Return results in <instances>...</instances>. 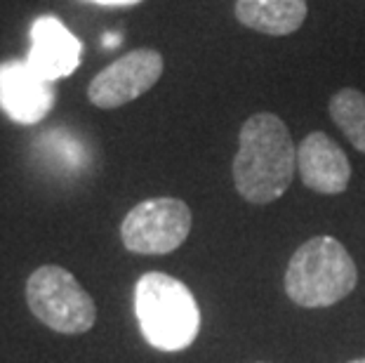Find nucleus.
<instances>
[{
	"instance_id": "nucleus-3",
	"label": "nucleus",
	"mask_w": 365,
	"mask_h": 363,
	"mask_svg": "<svg viewBox=\"0 0 365 363\" xmlns=\"http://www.w3.org/2000/svg\"><path fill=\"white\" fill-rule=\"evenodd\" d=\"M359 269L332 236H316L294 250L285 269V292L294 305L321 309L344 300L356 288Z\"/></svg>"
},
{
	"instance_id": "nucleus-1",
	"label": "nucleus",
	"mask_w": 365,
	"mask_h": 363,
	"mask_svg": "<svg viewBox=\"0 0 365 363\" xmlns=\"http://www.w3.org/2000/svg\"><path fill=\"white\" fill-rule=\"evenodd\" d=\"M297 170L290 130L276 113L250 116L238 135L234 182L247 203L267 205L281 198Z\"/></svg>"
},
{
	"instance_id": "nucleus-14",
	"label": "nucleus",
	"mask_w": 365,
	"mask_h": 363,
	"mask_svg": "<svg viewBox=\"0 0 365 363\" xmlns=\"http://www.w3.org/2000/svg\"><path fill=\"white\" fill-rule=\"evenodd\" d=\"M349 363H365V359H356V361H349Z\"/></svg>"
},
{
	"instance_id": "nucleus-8",
	"label": "nucleus",
	"mask_w": 365,
	"mask_h": 363,
	"mask_svg": "<svg viewBox=\"0 0 365 363\" xmlns=\"http://www.w3.org/2000/svg\"><path fill=\"white\" fill-rule=\"evenodd\" d=\"M54 106L52 83L43 81L26 59L0 64V109L19 126H36Z\"/></svg>"
},
{
	"instance_id": "nucleus-6",
	"label": "nucleus",
	"mask_w": 365,
	"mask_h": 363,
	"mask_svg": "<svg viewBox=\"0 0 365 363\" xmlns=\"http://www.w3.org/2000/svg\"><path fill=\"white\" fill-rule=\"evenodd\" d=\"M163 76L160 52L142 48L115 59L92 78L88 99L99 109H118L149 92Z\"/></svg>"
},
{
	"instance_id": "nucleus-2",
	"label": "nucleus",
	"mask_w": 365,
	"mask_h": 363,
	"mask_svg": "<svg viewBox=\"0 0 365 363\" xmlns=\"http://www.w3.org/2000/svg\"><path fill=\"white\" fill-rule=\"evenodd\" d=\"M135 314L144 339L158 352H182L200 333V309L193 292L163 272H149L137 281Z\"/></svg>"
},
{
	"instance_id": "nucleus-5",
	"label": "nucleus",
	"mask_w": 365,
	"mask_h": 363,
	"mask_svg": "<svg viewBox=\"0 0 365 363\" xmlns=\"http://www.w3.org/2000/svg\"><path fill=\"white\" fill-rule=\"evenodd\" d=\"M191 210L180 198H149L137 203L120 224L123 245L137 255H168L186 241Z\"/></svg>"
},
{
	"instance_id": "nucleus-7",
	"label": "nucleus",
	"mask_w": 365,
	"mask_h": 363,
	"mask_svg": "<svg viewBox=\"0 0 365 363\" xmlns=\"http://www.w3.org/2000/svg\"><path fill=\"white\" fill-rule=\"evenodd\" d=\"M31 45L26 52V64L43 81L54 83L68 78L81 64L83 43L68 31L61 19L52 14H41L29 29Z\"/></svg>"
},
{
	"instance_id": "nucleus-13",
	"label": "nucleus",
	"mask_w": 365,
	"mask_h": 363,
	"mask_svg": "<svg viewBox=\"0 0 365 363\" xmlns=\"http://www.w3.org/2000/svg\"><path fill=\"white\" fill-rule=\"evenodd\" d=\"M120 34H113V31H108V34H104V41H102V45L106 50H113V48H118L120 45Z\"/></svg>"
},
{
	"instance_id": "nucleus-4",
	"label": "nucleus",
	"mask_w": 365,
	"mask_h": 363,
	"mask_svg": "<svg viewBox=\"0 0 365 363\" xmlns=\"http://www.w3.org/2000/svg\"><path fill=\"white\" fill-rule=\"evenodd\" d=\"M29 309L43 326L64 335H81L95 326L97 307L90 292L64 267H38L26 281Z\"/></svg>"
},
{
	"instance_id": "nucleus-9",
	"label": "nucleus",
	"mask_w": 365,
	"mask_h": 363,
	"mask_svg": "<svg viewBox=\"0 0 365 363\" xmlns=\"http://www.w3.org/2000/svg\"><path fill=\"white\" fill-rule=\"evenodd\" d=\"M299 177L316 194L335 196L346 191L351 182V163L341 146L325 133H312L297 149Z\"/></svg>"
},
{
	"instance_id": "nucleus-11",
	"label": "nucleus",
	"mask_w": 365,
	"mask_h": 363,
	"mask_svg": "<svg viewBox=\"0 0 365 363\" xmlns=\"http://www.w3.org/2000/svg\"><path fill=\"white\" fill-rule=\"evenodd\" d=\"M330 116L361 153H365V95L361 90L344 88L330 99Z\"/></svg>"
},
{
	"instance_id": "nucleus-12",
	"label": "nucleus",
	"mask_w": 365,
	"mask_h": 363,
	"mask_svg": "<svg viewBox=\"0 0 365 363\" xmlns=\"http://www.w3.org/2000/svg\"><path fill=\"white\" fill-rule=\"evenodd\" d=\"M85 3H95L104 7H132V5H139L142 0H85Z\"/></svg>"
},
{
	"instance_id": "nucleus-10",
	"label": "nucleus",
	"mask_w": 365,
	"mask_h": 363,
	"mask_svg": "<svg viewBox=\"0 0 365 363\" xmlns=\"http://www.w3.org/2000/svg\"><path fill=\"white\" fill-rule=\"evenodd\" d=\"M236 19L267 36H290L307 19V0H236Z\"/></svg>"
}]
</instances>
